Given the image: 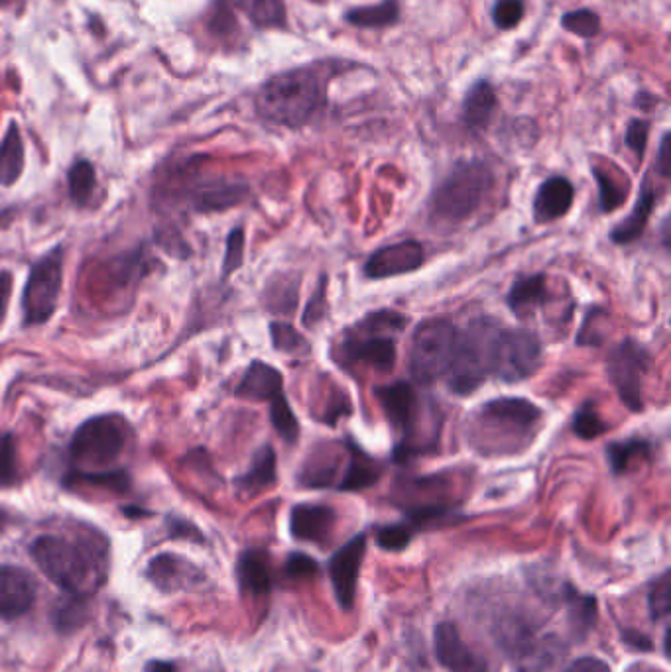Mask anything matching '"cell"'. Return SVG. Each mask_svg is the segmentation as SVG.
I'll return each instance as SVG.
<instances>
[{
	"mask_svg": "<svg viewBox=\"0 0 671 672\" xmlns=\"http://www.w3.org/2000/svg\"><path fill=\"white\" fill-rule=\"evenodd\" d=\"M526 6L522 0H496L492 6V22L500 30L516 28L524 18Z\"/></svg>",
	"mask_w": 671,
	"mask_h": 672,
	"instance_id": "46",
	"label": "cell"
},
{
	"mask_svg": "<svg viewBox=\"0 0 671 672\" xmlns=\"http://www.w3.org/2000/svg\"><path fill=\"white\" fill-rule=\"evenodd\" d=\"M237 578L241 590L248 596H268L272 590L270 557L262 549H248L237 562Z\"/></svg>",
	"mask_w": 671,
	"mask_h": 672,
	"instance_id": "26",
	"label": "cell"
},
{
	"mask_svg": "<svg viewBox=\"0 0 671 672\" xmlns=\"http://www.w3.org/2000/svg\"><path fill=\"white\" fill-rule=\"evenodd\" d=\"M426 262V250L418 240H402L374 250L366 258L363 274L366 280H390L420 270Z\"/></svg>",
	"mask_w": 671,
	"mask_h": 672,
	"instance_id": "15",
	"label": "cell"
},
{
	"mask_svg": "<svg viewBox=\"0 0 671 672\" xmlns=\"http://www.w3.org/2000/svg\"><path fill=\"white\" fill-rule=\"evenodd\" d=\"M349 447V458L345 472L341 476V482L337 486L339 492H363L378 484L384 466L380 460H376L372 454L359 447L353 441H347Z\"/></svg>",
	"mask_w": 671,
	"mask_h": 672,
	"instance_id": "22",
	"label": "cell"
},
{
	"mask_svg": "<svg viewBox=\"0 0 671 672\" xmlns=\"http://www.w3.org/2000/svg\"><path fill=\"white\" fill-rule=\"evenodd\" d=\"M662 234H664V246L668 248L670 246V224H668V219L662 224Z\"/></svg>",
	"mask_w": 671,
	"mask_h": 672,
	"instance_id": "59",
	"label": "cell"
},
{
	"mask_svg": "<svg viewBox=\"0 0 671 672\" xmlns=\"http://www.w3.org/2000/svg\"><path fill=\"white\" fill-rule=\"evenodd\" d=\"M170 529H172V533H174L176 537H182L183 535V537H187V539H197V541H201V533H199L191 523H185L182 519L172 521Z\"/></svg>",
	"mask_w": 671,
	"mask_h": 672,
	"instance_id": "57",
	"label": "cell"
},
{
	"mask_svg": "<svg viewBox=\"0 0 671 672\" xmlns=\"http://www.w3.org/2000/svg\"><path fill=\"white\" fill-rule=\"evenodd\" d=\"M18 478V447L12 435H4L0 437V486H14Z\"/></svg>",
	"mask_w": 671,
	"mask_h": 672,
	"instance_id": "45",
	"label": "cell"
},
{
	"mask_svg": "<svg viewBox=\"0 0 671 672\" xmlns=\"http://www.w3.org/2000/svg\"><path fill=\"white\" fill-rule=\"evenodd\" d=\"M258 28H284L286 6L282 0H227Z\"/></svg>",
	"mask_w": 671,
	"mask_h": 672,
	"instance_id": "35",
	"label": "cell"
},
{
	"mask_svg": "<svg viewBox=\"0 0 671 672\" xmlns=\"http://www.w3.org/2000/svg\"><path fill=\"white\" fill-rule=\"evenodd\" d=\"M284 570L294 580H307L319 574V564L304 553H294L286 560Z\"/></svg>",
	"mask_w": 671,
	"mask_h": 672,
	"instance_id": "52",
	"label": "cell"
},
{
	"mask_svg": "<svg viewBox=\"0 0 671 672\" xmlns=\"http://www.w3.org/2000/svg\"><path fill=\"white\" fill-rule=\"evenodd\" d=\"M549 301L548 278L546 274L522 276L512 283L506 303L514 315L520 319L532 315L538 307H544Z\"/></svg>",
	"mask_w": 671,
	"mask_h": 672,
	"instance_id": "27",
	"label": "cell"
},
{
	"mask_svg": "<svg viewBox=\"0 0 671 672\" xmlns=\"http://www.w3.org/2000/svg\"><path fill=\"white\" fill-rule=\"evenodd\" d=\"M270 338H272V346L278 352H284V354H302V356L311 352V346L307 344V340L290 323L274 321L270 325Z\"/></svg>",
	"mask_w": 671,
	"mask_h": 672,
	"instance_id": "40",
	"label": "cell"
},
{
	"mask_svg": "<svg viewBox=\"0 0 671 672\" xmlns=\"http://www.w3.org/2000/svg\"><path fill=\"white\" fill-rule=\"evenodd\" d=\"M248 187L239 181L215 179L195 191V207L199 211H223L243 203Z\"/></svg>",
	"mask_w": 671,
	"mask_h": 672,
	"instance_id": "29",
	"label": "cell"
},
{
	"mask_svg": "<svg viewBox=\"0 0 671 672\" xmlns=\"http://www.w3.org/2000/svg\"><path fill=\"white\" fill-rule=\"evenodd\" d=\"M95 183H97V177H95L93 166L85 160L75 162L67 173V185H69L71 201L77 203V205H85L93 197Z\"/></svg>",
	"mask_w": 671,
	"mask_h": 672,
	"instance_id": "39",
	"label": "cell"
},
{
	"mask_svg": "<svg viewBox=\"0 0 671 672\" xmlns=\"http://www.w3.org/2000/svg\"><path fill=\"white\" fill-rule=\"evenodd\" d=\"M453 488L447 472L427 476H400L394 484V502L406 513V521L414 531L449 523L457 505L449 500Z\"/></svg>",
	"mask_w": 671,
	"mask_h": 672,
	"instance_id": "7",
	"label": "cell"
},
{
	"mask_svg": "<svg viewBox=\"0 0 671 672\" xmlns=\"http://www.w3.org/2000/svg\"><path fill=\"white\" fill-rule=\"evenodd\" d=\"M571 431L575 433V437H579L581 441H593L599 439L601 435H605L609 431V423L601 417V413L597 411V403L595 399H587L573 415L571 421Z\"/></svg>",
	"mask_w": 671,
	"mask_h": 672,
	"instance_id": "38",
	"label": "cell"
},
{
	"mask_svg": "<svg viewBox=\"0 0 671 672\" xmlns=\"http://www.w3.org/2000/svg\"><path fill=\"white\" fill-rule=\"evenodd\" d=\"M278 482V462H276V450L270 445L258 448L254 454L250 468L235 480V486L239 494L243 496H258L266 490H270Z\"/></svg>",
	"mask_w": 671,
	"mask_h": 672,
	"instance_id": "25",
	"label": "cell"
},
{
	"mask_svg": "<svg viewBox=\"0 0 671 672\" xmlns=\"http://www.w3.org/2000/svg\"><path fill=\"white\" fill-rule=\"evenodd\" d=\"M144 672H176V667L166 661H150Z\"/></svg>",
	"mask_w": 671,
	"mask_h": 672,
	"instance_id": "58",
	"label": "cell"
},
{
	"mask_svg": "<svg viewBox=\"0 0 671 672\" xmlns=\"http://www.w3.org/2000/svg\"><path fill=\"white\" fill-rule=\"evenodd\" d=\"M337 511L331 505L298 504L290 511V533L294 539L325 547L335 531Z\"/></svg>",
	"mask_w": 671,
	"mask_h": 672,
	"instance_id": "19",
	"label": "cell"
},
{
	"mask_svg": "<svg viewBox=\"0 0 671 672\" xmlns=\"http://www.w3.org/2000/svg\"><path fill=\"white\" fill-rule=\"evenodd\" d=\"M244 260V230L235 228L227 238L225 260H223V278H229L243 266Z\"/></svg>",
	"mask_w": 671,
	"mask_h": 672,
	"instance_id": "48",
	"label": "cell"
},
{
	"mask_svg": "<svg viewBox=\"0 0 671 672\" xmlns=\"http://www.w3.org/2000/svg\"><path fill=\"white\" fill-rule=\"evenodd\" d=\"M433 651L439 665L449 672H490L487 661L463 641L459 629L449 621L435 627Z\"/></svg>",
	"mask_w": 671,
	"mask_h": 672,
	"instance_id": "17",
	"label": "cell"
},
{
	"mask_svg": "<svg viewBox=\"0 0 671 672\" xmlns=\"http://www.w3.org/2000/svg\"><path fill=\"white\" fill-rule=\"evenodd\" d=\"M494 187V171L483 160L455 164L429 197V219L439 226L469 221Z\"/></svg>",
	"mask_w": 671,
	"mask_h": 672,
	"instance_id": "5",
	"label": "cell"
},
{
	"mask_svg": "<svg viewBox=\"0 0 671 672\" xmlns=\"http://www.w3.org/2000/svg\"><path fill=\"white\" fill-rule=\"evenodd\" d=\"M593 175H595L597 189H599L601 213L605 215L614 213L628 199V191H630L628 177L609 168H599V166L593 168Z\"/></svg>",
	"mask_w": 671,
	"mask_h": 672,
	"instance_id": "32",
	"label": "cell"
},
{
	"mask_svg": "<svg viewBox=\"0 0 671 672\" xmlns=\"http://www.w3.org/2000/svg\"><path fill=\"white\" fill-rule=\"evenodd\" d=\"M349 458L347 441L335 443H319L307 452L298 472V482L302 488L309 490H327L335 488L341 482Z\"/></svg>",
	"mask_w": 671,
	"mask_h": 672,
	"instance_id": "14",
	"label": "cell"
},
{
	"mask_svg": "<svg viewBox=\"0 0 671 672\" xmlns=\"http://www.w3.org/2000/svg\"><path fill=\"white\" fill-rule=\"evenodd\" d=\"M605 452H607L610 472L614 476H622L634 464L652 460L654 443H650L648 439H642V437H630V439H622V441H612L605 448Z\"/></svg>",
	"mask_w": 671,
	"mask_h": 672,
	"instance_id": "30",
	"label": "cell"
},
{
	"mask_svg": "<svg viewBox=\"0 0 671 672\" xmlns=\"http://www.w3.org/2000/svg\"><path fill=\"white\" fill-rule=\"evenodd\" d=\"M266 309L278 315H290L298 305V281L288 276H276L266 287Z\"/></svg>",
	"mask_w": 671,
	"mask_h": 672,
	"instance_id": "37",
	"label": "cell"
},
{
	"mask_svg": "<svg viewBox=\"0 0 671 672\" xmlns=\"http://www.w3.org/2000/svg\"><path fill=\"white\" fill-rule=\"evenodd\" d=\"M128 427L119 415H99L85 421L73 435L69 454L85 472H99L113 464L126 448Z\"/></svg>",
	"mask_w": 671,
	"mask_h": 672,
	"instance_id": "10",
	"label": "cell"
},
{
	"mask_svg": "<svg viewBox=\"0 0 671 672\" xmlns=\"http://www.w3.org/2000/svg\"><path fill=\"white\" fill-rule=\"evenodd\" d=\"M97 549V541H67L58 535H42L32 543L30 553L56 586L81 598L105 580V549Z\"/></svg>",
	"mask_w": 671,
	"mask_h": 672,
	"instance_id": "2",
	"label": "cell"
},
{
	"mask_svg": "<svg viewBox=\"0 0 671 672\" xmlns=\"http://www.w3.org/2000/svg\"><path fill=\"white\" fill-rule=\"evenodd\" d=\"M563 672H610V667L597 657H581L573 661Z\"/></svg>",
	"mask_w": 671,
	"mask_h": 672,
	"instance_id": "53",
	"label": "cell"
},
{
	"mask_svg": "<svg viewBox=\"0 0 671 672\" xmlns=\"http://www.w3.org/2000/svg\"><path fill=\"white\" fill-rule=\"evenodd\" d=\"M652 368L650 350L634 338L620 340L609 352L607 376L632 413L644 411V384Z\"/></svg>",
	"mask_w": 671,
	"mask_h": 672,
	"instance_id": "12",
	"label": "cell"
},
{
	"mask_svg": "<svg viewBox=\"0 0 671 672\" xmlns=\"http://www.w3.org/2000/svg\"><path fill=\"white\" fill-rule=\"evenodd\" d=\"M85 606L79 602V596H71V600L63 602L60 608L56 610V627L60 631H71L77 629L83 623V616H85Z\"/></svg>",
	"mask_w": 671,
	"mask_h": 672,
	"instance_id": "49",
	"label": "cell"
},
{
	"mask_svg": "<svg viewBox=\"0 0 671 672\" xmlns=\"http://www.w3.org/2000/svg\"><path fill=\"white\" fill-rule=\"evenodd\" d=\"M459 329L447 319H426L412 336L410 372L418 384L429 386L445 378L457 348Z\"/></svg>",
	"mask_w": 671,
	"mask_h": 672,
	"instance_id": "9",
	"label": "cell"
},
{
	"mask_svg": "<svg viewBox=\"0 0 671 672\" xmlns=\"http://www.w3.org/2000/svg\"><path fill=\"white\" fill-rule=\"evenodd\" d=\"M325 107V87L313 67H298L268 79L256 95L258 114L278 126L302 128Z\"/></svg>",
	"mask_w": 671,
	"mask_h": 672,
	"instance_id": "4",
	"label": "cell"
},
{
	"mask_svg": "<svg viewBox=\"0 0 671 672\" xmlns=\"http://www.w3.org/2000/svg\"><path fill=\"white\" fill-rule=\"evenodd\" d=\"M656 171H658L664 179L670 177V134H668V132L662 136V142H660Z\"/></svg>",
	"mask_w": 671,
	"mask_h": 672,
	"instance_id": "56",
	"label": "cell"
},
{
	"mask_svg": "<svg viewBox=\"0 0 671 672\" xmlns=\"http://www.w3.org/2000/svg\"><path fill=\"white\" fill-rule=\"evenodd\" d=\"M414 527L408 521L382 525L374 531L376 545L384 551H404L414 539Z\"/></svg>",
	"mask_w": 671,
	"mask_h": 672,
	"instance_id": "41",
	"label": "cell"
},
{
	"mask_svg": "<svg viewBox=\"0 0 671 672\" xmlns=\"http://www.w3.org/2000/svg\"><path fill=\"white\" fill-rule=\"evenodd\" d=\"M648 608L654 621H662L670 616L671 612V580L670 572H664L650 588L648 594Z\"/></svg>",
	"mask_w": 671,
	"mask_h": 672,
	"instance_id": "44",
	"label": "cell"
},
{
	"mask_svg": "<svg viewBox=\"0 0 671 672\" xmlns=\"http://www.w3.org/2000/svg\"><path fill=\"white\" fill-rule=\"evenodd\" d=\"M544 425V411L526 397H494L465 423L471 450L485 458L518 456L532 448Z\"/></svg>",
	"mask_w": 671,
	"mask_h": 672,
	"instance_id": "1",
	"label": "cell"
},
{
	"mask_svg": "<svg viewBox=\"0 0 671 672\" xmlns=\"http://www.w3.org/2000/svg\"><path fill=\"white\" fill-rule=\"evenodd\" d=\"M69 482H77V484H89V486H97V488H107L113 492H124L128 490V474L122 470H99V472H75L69 476Z\"/></svg>",
	"mask_w": 671,
	"mask_h": 672,
	"instance_id": "42",
	"label": "cell"
},
{
	"mask_svg": "<svg viewBox=\"0 0 671 672\" xmlns=\"http://www.w3.org/2000/svg\"><path fill=\"white\" fill-rule=\"evenodd\" d=\"M327 311V276H321L319 283L313 291V295L307 301V307L304 311V327L313 329L315 325L321 323V319L325 317Z\"/></svg>",
	"mask_w": 671,
	"mask_h": 672,
	"instance_id": "47",
	"label": "cell"
},
{
	"mask_svg": "<svg viewBox=\"0 0 671 672\" xmlns=\"http://www.w3.org/2000/svg\"><path fill=\"white\" fill-rule=\"evenodd\" d=\"M542 362L544 346L534 331L498 327L492 346L490 378L504 384H518L532 378L542 368Z\"/></svg>",
	"mask_w": 671,
	"mask_h": 672,
	"instance_id": "11",
	"label": "cell"
},
{
	"mask_svg": "<svg viewBox=\"0 0 671 672\" xmlns=\"http://www.w3.org/2000/svg\"><path fill=\"white\" fill-rule=\"evenodd\" d=\"M12 297V274L10 272H0V327L4 325L8 305Z\"/></svg>",
	"mask_w": 671,
	"mask_h": 672,
	"instance_id": "55",
	"label": "cell"
},
{
	"mask_svg": "<svg viewBox=\"0 0 671 672\" xmlns=\"http://www.w3.org/2000/svg\"><path fill=\"white\" fill-rule=\"evenodd\" d=\"M365 553L366 535L359 533L349 543H345L327 564L337 602L345 612H351L355 606L357 584H359V574H361Z\"/></svg>",
	"mask_w": 671,
	"mask_h": 672,
	"instance_id": "16",
	"label": "cell"
},
{
	"mask_svg": "<svg viewBox=\"0 0 671 672\" xmlns=\"http://www.w3.org/2000/svg\"><path fill=\"white\" fill-rule=\"evenodd\" d=\"M656 203H658V187L654 185L652 177L646 175L642 185H640V193H638V199H636L630 215L624 217L620 223L612 228L610 240L616 246H626V244L636 242L644 234L648 221L654 213Z\"/></svg>",
	"mask_w": 671,
	"mask_h": 672,
	"instance_id": "21",
	"label": "cell"
},
{
	"mask_svg": "<svg viewBox=\"0 0 671 672\" xmlns=\"http://www.w3.org/2000/svg\"><path fill=\"white\" fill-rule=\"evenodd\" d=\"M270 421L274 431L278 433V437L288 443V445H296L300 441L302 435V427L300 421L290 405V401L286 399L284 393H280L278 397H274L270 401Z\"/></svg>",
	"mask_w": 671,
	"mask_h": 672,
	"instance_id": "36",
	"label": "cell"
},
{
	"mask_svg": "<svg viewBox=\"0 0 671 672\" xmlns=\"http://www.w3.org/2000/svg\"><path fill=\"white\" fill-rule=\"evenodd\" d=\"M500 325L492 317H479L465 331H459L455 356L445 374L447 388L455 395H471L490 378L492 346Z\"/></svg>",
	"mask_w": 671,
	"mask_h": 672,
	"instance_id": "6",
	"label": "cell"
},
{
	"mask_svg": "<svg viewBox=\"0 0 671 672\" xmlns=\"http://www.w3.org/2000/svg\"><path fill=\"white\" fill-rule=\"evenodd\" d=\"M498 107V99H496V91L494 87L481 79L477 81L465 95L463 101V122L469 130L473 132H481L487 130L494 112Z\"/></svg>",
	"mask_w": 671,
	"mask_h": 672,
	"instance_id": "28",
	"label": "cell"
},
{
	"mask_svg": "<svg viewBox=\"0 0 671 672\" xmlns=\"http://www.w3.org/2000/svg\"><path fill=\"white\" fill-rule=\"evenodd\" d=\"M24 169V144L18 126L12 122L0 144V183L14 185Z\"/></svg>",
	"mask_w": 671,
	"mask_h": 672,
	"instance_id": "33",
	"label": "cell"
},
{
	"mask_svg": "<svg viewBox=\"0 0 671 672\" xmlns=\"http://www.w3.org/2000/svg\"><path fill=\"white\" fill-rule=\"evenodd\" d=\"M374 397L384 411V417L392 431L402 439L392 452V460L398 464L424 454L418 441V427L422 423L424 401L418 390L408 382H394L388 386L374 388Z\"/></svg>",
	"mask_w": 671,
	"mask_h": 672,
	"instance_id": "8",
	"label": "cell"
},
{
	"mask_svg": "<svg viewBox=\"0 0 671 672\" xmlns=\"http://www.w3.org/2000/svg\"><path fill=\"white\" fill-rule=\"evenodd\" d=\"M575 201V187L563 175L548 177L536 191L532 213L538 224H548L565 217Z\"/></svg>",
	"mask_w": 671,
	"mask_h": 672,
	"instance_id": "20",
	"label": "cell"
},
{
	"mask_svg": "<svg viewBox=\"0 0 671 672\" xmlns=\"http://www.w3.org/2000/svg\"><path fill=\"white\" fill-rule=\"evenodd\" d=\"M146 576L156 588L164 592H176V590L189 588L199 578V572L191 562H187L178 555L166 553V555H158L156 559L150 560L146 568Z\"/></svg>",
	"mask_w": 671,
	"mask_h": 672,
	"instance_id": "23",
	"label": "cell"
},
{
	"mask_svg": "<svg viewBox=\"0 0 671 672\" xmlns=\"http://www.w3.org/2000/svg\"><path fill=\"white\" fill-rule=\"evenodd\" d=\"M648 136H650V122L648 120H640V118L630 120V124L626 128V146L634 152L638 162H642V158L646 154Z\"/></svg>",
	"mask_w": 671,
	"mask_h": 672,
	"instance_id": "50",
	"label": "cell"
},
{
	"mask_svg": "<svg viewBox=\"0 0 671 672\" xmlns=\"http://www.w3.org/2000/svg\"><path fill=\"white\" fill-rule=\"evenodd\" d=\"M561 26L579 38H593L601 32V18L589 8L571 10L561 18Z\"/></svg>",
	"mask_w": 671,
	"mask_h": 672,
	"instance_id": "43",
	"label": "cell"
},
{
	"mask_svg": "<svg viewBox=\"0 0 671 672\" xmlns=\"http://www.w3.org/2000/svg\"><path fill=\"white\" fill-rule=\"evenodd\" d=\"M345 20L357 28H390L400 20V4L398 0H382L372 6L351 8L345 14Z\"/></svg>",
	"mask_w": 671,
	"mask_h": 672,
	"instance_id": "34",
	"label": "cell"
},
{
	"mask_svg": "<svg viewBox=\"0 0 671 672\" xmlns=\"http://www.w3.org/2000/svg\"><path fill=\"white\" fill-rule=\"evenodd\" d=\"M36 602V582L32 574L14 564L0 566V619H16L28 614Z\"/></svg>",
	"mask_w": 671,
	"mask_h": 672,
	"instance_id": "18",
	"label": "cell"
},
{
	"mask_svg": "<svg viewBox=\"0 0 671 672\" xmlns=\"http://www.w3.org/2000/svg\"><path fill=\"white\" fill-rule=\"evenodd\" d=\"M284 393V376L268 362H252L244 372L235 395L246 401H272Z\"/></svg>",
	"mask_w": 671,
	"mask_h": 672,
	"instance_id": "24",
	"label": "cell"
},
{
	"mask_svg": "<svg viewBox=\"0 0 671 672\" xmlns=\"http://www.w3.org/2000/svg\"><path fill=\"white\" fill-rule=\"evenodd\" d=\"M605 317H607L605 309H599V307H593L587 313V317H585V321L581 325V331L577 335V344L579 346H601L603 344L605 338L597 333V327L605 321Z\"/></svg>",
	"mask_w": 671,
	"mask_h": 672,
	"instance_id": "51",
	"label": "cell"
},
{
	"mask_svg": "<svg viewBox=\"0 0 671 672\" xmlns=\"http://www.w3.org/2000/svg\"><path fill=\"white\" fill-rule=\"evenodd\" d=\"M61 283H63V250L61 246L48 252L42 260H38L28 276L24 295H22V311L24 325H44L56 313L60 299Z\"/></svg>",
	"mask_w": 671,
	"mask_h": 672,
	"instance_id": "13",
	"label": "cell"
},
{
	"mask_svg": "<svg viewBox=\"0 0 671 672\" xmlns=\"http://www.w3.org/2000/svg\"><path fill=\"white\" fill-rule=\"evenodd\" d=\"M408 319L392 309L372 311L343 331L333 358L345 368L374 370L388 374L396 366L398 335L406 329Z\"/></svg>",
	"mask_w": 671,
	"mask_h": 672,
	"instance_id": "3",
	"label": "cell"
},
{
	"mask_svg": "<svg viewBox=\"0 0 671 672\" xmlns=\"http://www.w3.org/2000/svg\"><path fill=\"white\" fill-rule=\"evenodd\" d=\"M567 608V617L571 623V629L577 637H585L597 623V598L591 594L577 592L571 584H563L561 592Z\"/></svg>",
	"mask_w": 671,
	"mask_h": 672,
	"instance_id": "31",
	"label": "cell"
},
{
	"mask_svg": "<svg viewBox=\"0 0 671 672\" xmlns=\"http://www.w3.org/2000/svg\"><path fill=\"white\" fill-rule=\"evenodd\" d=\"M622 641L636 651H652V639L636 629H622Z\"/></svg>",
	"mask_w": 671,
	"mask_h": 672,
	"instance_id": "54",
	"label": "cell"
}]
</instances>
